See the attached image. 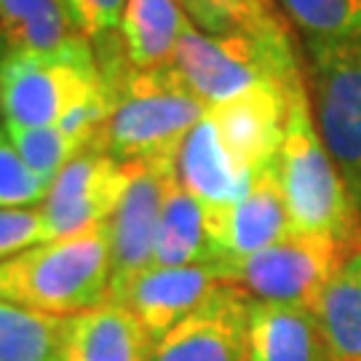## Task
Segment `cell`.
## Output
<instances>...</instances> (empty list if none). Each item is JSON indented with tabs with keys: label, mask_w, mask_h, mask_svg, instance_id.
I'll use <instances>...</instances> for the list:
<instances>
[{
	"label": "cell",
	"mask_w": 361,
	"mask_h": 361,
	"mask_svg": "<svg viewBox=\"0 0 361 361\" xmlns=\"http://www.w3.org/2000/svg\"><path fill=\"white\" fill-rule=\"evenodd\" d=\"M91 40L110 99L99 150L121 164H174L185 137L207 116V102L174 65L140 70L118 35Z\"/></svg>",
	"instance_id": "obj_1"
},
{
	"label": "cell",
	"mask_w": 361,
	"mask_h": 361,
	"mask_svg": "<svg viewBox=\"0 0 361 361\" xmlns=\"http://www.w3.org/2000/svg\"><path fill=\"white\" fill-rule=\"evenodd\" d=\"M171 65L207 107L228 102L255 86L289 91L305 80L281 16L268 25L244 27L225 35H207L190 22L182 32Z\"/></svg>",
	"instance_id": "obj_2"
},
{
	"label": "cell",
	"mask_w": 361,
	"mask_h": 361,
	"mask_svg": "<svg viewBox=\"0 0 361 361\" xmlns=\"http://www.w3.org/2000/svg\"><path fill=\"white\" fill-rule=\"evenodd\" d=\"M110 238L102 225L0 262V300L67 319L110 302Z\"/></svg>",
	"instance_id": "obj_3"
},
{
	"label": "cell",
	"mask_w": 361,
	"mask_h": 361,
	"mask_svg": "<svg viewBox=\"0 0 361 361\" xmlns=\"http://www.w3.org/2000/svg\"><path fill=\"white\" fill-rule=\"evenodd\" d=\"M276 177L292 231L332 235L361 249L359 209L319 137L305 83L289 97L284 140L276 155Z\"/></svg>",
	"instance_id": "obj_4"
},
{
	"label": "cell",
	"mask_w": 361,
	"mask_h": 361,
	"mask_svg": "<svg viewBox=\"0 0 361 361\" xmlns=\"http://www.w3.org/2000/svg\"><path fill=\"white\" fill-rule=\"evenodd\" d=\"M361 249L319 233H286L281 241L241 259L214 262L225 284L259 302L313 308L335 273Z\"/></svg>",
	"instance_id": "obj_5"
},
{
	"label": "cell",
	"mask_w": 361,
	"mask_h": 361,
	"mask_svg": "<svg viewBox=\"0 0 361 361\" xmlns=\"http://www.w3.org/2000/svg\"><path fill=\"white\" fill-rule=\"evenodd\" d=\"M305 54L310 113L361 217V32L305 43Z\"/></svg>",
	"instance_id": "obj_6"
},
{
	"label": "cell",
	"mask_w": 361,
	"mask_h": 361,
	"mask_svg": "<svg viewBox=\"0 0 361 361\" xmlns=\"http://www.w3.org/2000/svg\"><path fill=\"white\" fill-rule=\"evenodd\" d=\"M102 89L97 59L8 51L0 67V116L13 126H56Z\"/></svg>",
	"instance_id": "obj_7"
},
{
	"label": "cell",
	"mask_w": 361,
	"mask_h": 361,
	"mask_svg": "<svg viewBox=\"0 0 361 361\" xmlns=\"http://www.w3.org/2000/svg\"><path fill=\"white\" fill-rule=\"evenodd\" d=\"M126 182L129 166L113 155L102 150L78 153L56 174L46 201L38 207L49 225V241L102 228L113 217Z\"/></svg>",
	"instance_id": "obj_8"
},
{
	"label": "cell",
	"mask_w": 361,
	"mask_h": 361,
	"mask_svg": "<svg viewBox=\"0 0 361 361\" xmlns=\"http://www.w3.org/2000/svg\"><path fill=\"white\" fill-rule=\"evenodd\" d=\"M129 182L118 201L113 217L104 222L110 238V302L129 281L153 265L155 233L161 219V204L169 180L177 174L174 164H126Z\"/></svg>",
	"instance_id": "obj_9"
},
{
	"label": "cell",
	"mask_w": 361,
	"mask_h": 361,
	"mask_svg": "<svg viewBox=\"0 0 361 361\" xmlns=\"http://www.w3.org/2000/svg\"><path fill=\"white\" fill-rule=\"evenodd\" d=\"M249 302L241 289L222 284L201 308L150 343L147 361H244Z\"/></svg>",
	"instance_id": "obj_10"
},
{
	"label": "cell",
	"mask_w": 361,
	"mask_h": 361,
	"mask_svg": "<svg viewBox=\"0 0 361 361\" xmlns=\"http://www.w3.org/2000/svg\"><path fill=\"white\" fill-rule=\"evenodd\" d=\"M204 214L217 262L249 257L292 233L284 193L276 177V161L255 174L241 201L222 209H204Z\"/></svg>",
	"instance_id": "obj_11"
},
{
	"label": "cell",
	"mask_w": 361,
	"mask_h": 361,
	"mask_svg": "<svg viewBox=\"0 0 361 361\" xmlns=\"http://www.w3.org/2000/svg\"><path fill=\"white\" fill-rule=\"evenodd\" d=\"M222 284L225 281L219 279L214 262L180 268L150 265L129 281L113 302L129 310L153 343L195 308H201Z\"/></svg>",
	"instance_id": "obj_12"
},
{
	"label": "cell",
	"mask_w": 361,
	"mask_h": 361,
	"mask_svg": "<svg viewBox=\"0 0 361 361\" xmlns=\"http://www.w3.org/2000/svg\"><path fill=\"white\" fill-rule=\"evenodd\" d=\"M295 89L286 91L279 86H255V89L241 91L228 102L212 104L207 110L222 145L255 174L259 169L271 166L279 155L286 129L289 97Z\"/></svg>",
	"instance_id": "obj_13"
},
{
	"label": "cell",
	"mask_w": 361,
	"mask_h": 361,
	"mask_svg": "<svg viewBox=\"0 0 361 361\" xmlns=\"http://www.w3.org/2000/svg\"><path fill=\"white\" fill-rule=\"evenodd\" d=\"M177 180L204 209H222L244 198L255 171L222 145L214 123L204 116L177 153Z\"/></svg>",
	"instance_id": "obj_14"
},
{
	"label": "cell",
	"mask_w": 361,
	"mask_h": 361,
	"mask_svg": "<svg viewBox=\"0 0 361 361\" xmlns=\"http://www.w3.org/2000/svg\"><path fill=\"white\" fill-rule=\"evenodd\" d=\"M244 361H329L316 313L300 305L252 300Z\"/></svg>",
	"instance_id": "obj_15"
},
{
	"label": "cell",
	"mask_w": 361,
	"mask_h": 361,
	"mask_svg": "<svg viewBox=\"0 0 361 361\" xmlns=\"http://www.w3.org/2000/svg\"><path fill=\"white\" fill-rule=\"evenodd\" d=\"M0 32L11 51L97 59L91 40L78 32L65 0H0Z\"/></svg>",
	"instance_id": "obj_16"
},
{
	"label": "cell",
	"mask_w": 361,
	"mask_h": 361,
	"mask_svg": "<svg viewBox=\"0 0 361 361\" xmlns=\"http://www.w3.org/2000/svg\"><path fill=\"white\" fill-rule=\"evenodd\" d=\"M150 337L123 305L104 302L67 319L62 361H147Z\"/></svg>",
	"instance_id": "obj_17"
},
{
	"label": "cell",
	"mask_w": 361,
	"mask_h": 361,
	"mask_svg": "<svg viewBox=\"0 0 361 361\" xmlns=\"http://www.w3.org/2000/svg\"><path fill=\"white\" fill-rule=\"evenodd\" d=\"M188 25L190 19L180 0H126L118 35L131 65L150 70L174 62Z\"/></svg>",
	"instance_id": "obj_18"
},
{
	"label": "cell",
	"mask_w": 361,
	"mask_h": 361,
	"mask_svg": "<svg viewBox=\"0 0 361 361\" xmlns=\"http://www.w3.org/2000/svg\"><path fill=\"white\" fill-rule=\"evenodd\" d=\"M209 262H217V255L209 241L204 207L182 188L174 174L169 180L161 204L153 265L180 268V265H209Z\"/></svg>",
	"instance_id": "obj_19"
},
{
	"label": "cell",
	"mask_w": 361,
	"mask_h": 361,
	"mask_svg": "<svg viewBox=\"0 0 361 361\" xmlns=\"http://www.w3.org/2000/svg\"><path fill=\"white\" fill-rule=\"evenodd\" d=\"M310 310L319 319L329 361H361V252L345 259Z\"/></svg>",
	"instance_id": "obj_20"
},
{
	"label": "cell",
	"mask_w": 361,
	"mask_h": 361,
	"mask_svg": "<svg viewBox=\"0 0 361 361\" xmlns=\"http://www.w3.org/2000/svg\"><path fill=\"white\" fill-rule=\"evenodd\" d=\"M67 319L0 300V361H62Z\"/></svg>",
	"instance_id": "obj_21"
},
{
	"label": "cell",
	"mask_w": 361,
	"mask_h": 361,
	"mask_svg": "<svg viewBox=\"0 0 361 361\" xmlns=\"http://www.w3.org/2000/svg\"><path fill=\"white\" fill-rule=\"evenodd\" d=\"M305 43L353 38L361 32V0H276Z\"/></svg>",
	"instance_id": "obj_22"
},
{
	"label": "cell",
	"mask_w": 361,
	"mask_h": 361,
	"mask_svg": "<svg viewBox=\"0 0 361 361\" xmlns=\"http://www.w3.org/2000/svg\"><path fill=\"white\" fill-rule=\"evenodd\" d=\"M13 147L25 158L30 169H35L43 180L54 182L56 174L75 158L83 153V147L67 134L59 123L56 126H13L3 123Z\"/></svg>",
	"instance_id": "obj_23"
},
{
	"label": "cell",
	"mask_w": 361,
	"mask_h": 361,
	"mask_svg": "<svg viewBox=\"0 0 361 361\" xmlns=\"http://www.w3.org/2000/svg\"><path fill=\"white\" fill-rule=\"evenodd\" d=\"M188 19L207 35H225L273 22V0H180Z\"/></svg>",
	"instance_id": "obj_24"
},
{
	"label": "cell",
	"mask_w": 361,
	"mask_h": 361,
	"mask_svg": "<svg viewBox=\"0 0 361 361\" xmlns=\"http://www.w3.org/2000/svg\"><path fill=\"white\" fill-rule=\"evenodd\" d=\"M51 182L30 169L13 147L6 126H0V209H32L46 201Z\"/></svg>",
	"instance_id": "obj_25"
},
{
	"label": "cell",
	"mask_w": 361,
	"mask_h": 361,
	"mask_svg": "<svg viewBox=\"0 0 361 361\" xmlns=\"http://www.w3.org/2000/svg\"><path fill=\"white\" fill-rule=\"evenodd\" d=\"M49 241V225L38 207L0 209V262Z\"/></svg>",
	"instance_id": "obj_26"
},
{
	"label": "cell",
	"mask_w": 361,
	"mask_h": 361,
	"mask_svg": "<svg viewBox=\"0 0 361 361\" xmlns=\"http://www.w3.org/2000/svg\"><path fill=\"white\" fill-rule=\"evenodd\" d=\"M78 32L89 40H99L121 30L126 0H65Z\"/></svg>",
	"instance_id": "obj_27"
},
{
	"label": "cell",
	"mask_w": 361,
	"mask_h": 361,
	"mask_svg": "<svg viewBox=\"0 0 361 361\" xmlns=\"http://www.w3.org/2000/svg\"><path fill=\"white\" fill-rule=\"evenodd\" d=\"M8 43H6V38H3V32H0V67H3V62H6V56H8Z\"/></svg>",
	"instance_id": "obj_28"
},
{
	"label": "cell",
	"mask_w": 361,
	"mask_h": 361,
	"mask_svg": "<svg viewBox=\"0 0 361 361\" xmlns=\"http://www.w3.org/2000/svg\"><path fill=\"white\" fill-rule=\"evenodd\" d=\"M0 118H3V116H0Z\"/></svg>",
	"instance_id": "obj_29"
}]
</instances>
